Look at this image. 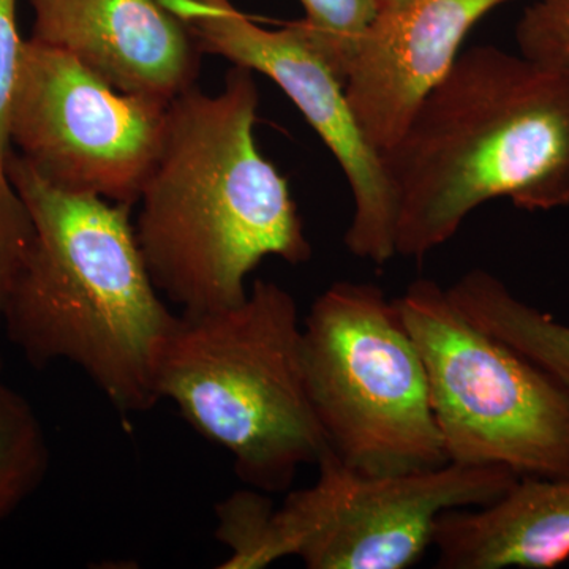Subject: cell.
Masks as SVG:
<instances>
[{"label":"cell","instance_id":"obj_1","mask_svg":"<svg viewBox=\"0 0 569 569\" xmlns=\"http://www.w3.org/2000/svg\"><path fill=\"white\" fill-rule=\"evenodd\" d=\"M0 206V325L36 367H80L121 413L157 402L176 317L138 246L132 206L66 192L17 152Z\"/></svg>","mask_w":569,"mask_h":569},{"label":"cell","instance_id":"obj_2","mask_svg":"<svg viewBox=\"0 0 569 569\" xmlns=\"http://www.w3.org/2000/svg\"><path fill=\"white\" fill-rule=\"evenodd\" d=\"M258 104L253 71L238 66L216 96L193 86L168 104L133 227L153 284L183 316L241 302L264 258L312 257L287 179L254 140Z\"/></svg>","mask_w":569,"mask_h":569},{"label":"cell","instance_id":"obj_3","mask_svg":"<svg viewBox=\"0 0 569 569\" xmlns=\"http://www.w3.org/2000/svg\"><path fill=\"white\" fill-rule=\"evenodd\" d=\"M383 157L396 252L422 260L479 206H569V70L485 44L460 52Z\"/></svg>","mask_w":569,"mask_h":569},{"label":"cell","instance_id":"obj_4","mask_svg":"<svg viewBox=\"0 0 569 569\" xmlns=\"http://www.w3.org/2000/svg\"><path fill=\"white\" fill-rule=\"evenodd\" d=\"M157 396L233 458L264 493L293 486L328 448L307 391L293 296L257 280L241 302L176 317L157 367Z\"/></svg>","mask_w":569,"mask_h":569},{"label":"cell","instance_id":"obj_5","mask_svg":"<svg viewBox=\"0 0 569 569\" xmlns=\"http://www.w3.org/2000/svg\"><path fill=\"white\" fill-rule=\"evenodd\" d=\"M309 488L276 507L254 489L217 503L222 569H261L296 557L310 569H407L433 546L437 520L451 509L492 503L518 475L505 467L448 462L400 475H367L326 448Z\"/></svg>","mask_w":569,"mask_h":569},{"label":"cell","instance_id":"obj_6","mask_svg":"<svg viewBox=\"0 0 569 569\" xmlns=\"http://www.w3.org/2000/svg\"><path fill=\"white\" fill-rule=\"evenodd\" d=\"M307 391L326 445L367 475L448 463L426 367L395 299L376 283L336 282L302 325Z\"/></svg>","mask_w":569,"mask_h":569},{"label":"cell","instance_id":"obj_7","mask_svg":"<svg viewBox=\"0 0 569 569\" xmlns=\"http://www.w3.org/2000/svg\"><path fill=\"white\" fill-rule=\"evenodd\" d=\"M395 301L425 362L449 462L519 478L569 475L568 391L463 316L433 280H415Z\"/></svg>","mask_w":569,"mask_h":569},{"label":"cell","instance_id":"obj_8","mask_svg":"<svg viewBox=\"0 0 569 569\" xmlns=\"http://www.w3.org/2000/svg\"><path fill=\"white\" fill-rule=\"evenodd\" d=\"M168 104L119 92L67 52L24 40L11 149L52 187L133 208L162 144Z\"/></svg>","mask_w":569,"mask_h":569},{"label":"cell","instance_id":"obj_9","mask_svg":"<svg viewBox=\"0 0 569 569\" xmlns=\"http://www.w3.org/2000/svg\"><path fill=\"white\" fill-rule=\"evenodd\" d=\"M192 32L201 52L271 78L305 116L346 174L353 216L346 246L383 266L396 252L397 208L383 157L372 148L348 103L343 82L295 22L268 31L228 0H162Z\"/></svg>","mask_w":569,"mask_h":569},{"label":"cell","instance_id":"obj_10","mask_svg":"<svg viewBox=\"0 0 569 569\" xmlns=\"http://www.w3.org/2000/svg\"><path fill=\"white\" fill-rule=\"evenodd\" d=\"M509 2L515 0H415L378 13L343 78L348 103L373 149L383 153L396 144L458 61L468 32Z\"/></svg>","mask_w":569,"mask_h":569},{"label":"cell","instance_id":"obj_11","mask_svg":"<svg viewBox=\"0 0 569 569\" xmlns=\"http://www.w3.org/2000/svg\"><path fill=\"white\" fill-rule=\"evenodd\" d=\"M31 39L58 48L119 92L173 102L201 50L162 0H31Z\"/></svg>","mask_w":569,"mask_h":569},{"label":"cell","instance_id":"obj_12","mask_svg":"<svg viewBox=\"0 0 569 569\" xmlns=\"http://www.w3.org/2000/svg\"><path fill=\"white\" fill-rule=\"evenodd\" d=\"M441 569H550L569 560V475L520 477L492 503L437 520Z\"/></svg>","mask_w":569,"mask_h":569},{"label":"cell","instance_id":"obj_13","mask_svg":"<svg viewBox=\"0 0 569 569\" xmlns=\"http://www.w3.org/2000/svg\"><path fill=\"white\" fill-rule=\"evenodd\" d=\"M447 290L463 316L529 358L569 392V325L520 301L485 269L466 272Z\"/></svg>","mask_w":569,"mask_h":569},{"label":"cell","instance_id":"obj_14","mask_svg":"<svg viewBox=\"0 0 569 569\" xmlns=\"http://www.w3.org/2000/svg\"><path fill=\"white\" fill-rule=\"evenodd\" d=\"M50 449L31 403L0 378V520L39 489Z\"/></svg>","mask_w":569,"mask_h":569},{"label":"cell","instance_id":"obj_15","mask_svg":"<svg viewBox=\"0 0 569 569\" xmlns=\"http://www.w3.org/2000/svg\"><path fill=\"white\" fill-rule=\"evenodd\" d=\"M306 17L295 21L307 41L343 82L359 41L380 9L377 0H299Z\"/></svg>","mask_w":569,"mask_h":569},{"label":"cell","instance_id":"obj_16","mask_svg":"<svg viewBox=\"0 0 569 569\" xmlns=\"http://www.w3.org/2000/svg\"><path fill=\"white\" fill-rule=\"evenodd\" d=\"M518 51L569 70V0H535L516 24Z\"/></svg>","mask_w":569,"mask_h":569},{"label":"cell","instance_id":"obj_17","mask_svg":"<svg viewBox=\"0 0 569 569\" xmlns=\"http://www.w3.org/2000/svg\"><path fill=\"white\" fill-rule=\"evenodd\" d=\"M22 44L24 40L20 39L17 26V0H0V203L13 194L7 178L11 153L9 123Z\"/></svg>","mask_w":569,"mask_h":569},{"label":"cell","instance_id":"obj_18","mask_svg":"<svg viewBox=\"0 0 569 569\" xmlns=\"http://www.w3.org/2000/svg\"><path fill=\"white\" fill-rule=\"evenodd\" d=\"M415 0H377L380 11H397L406 9L407 6L413 3Z\"/></svg>","mask_w":569,"mask_h":569},{"label":"cell","instance_id":"obj_19","mask_svg":"<svg viewBox=\"0 0 569 569\" xmlns=\"http://www.w3.org/2000/svg\"><path fill=\"white\" fill-rule=\"evenodd\" d=\"M0 376H2V356H0Z\"/></svg>","mask_w":569,"mask_h":569}]
</instances>
